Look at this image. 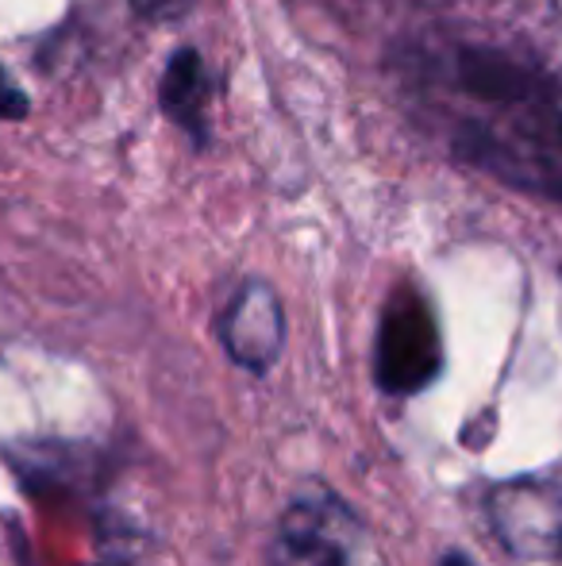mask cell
Here are the masks:
<instances>
[{
  "label": "cell",
  "mask_w": 562,
  "mask_h": 566,
  "mask_svg": "<svg viewBox=\"0 0 562 566\" xmlns=\"http://www.w3.org/2000/svg\"><path fill=\"white\" fill-rule=\"evenodd\" d=\"M271 566H390L351 505L312 485L282 513Z\"/></svg>",
  "instance_id": "1"
},
{
  "label": "cell",
  "mask_w": 562,
  "mask_h": 566,
  "mask_svg": "<svg viewBox=\"0 0 562 566\" xmlns=\"http://www.w3.org/2000/svg\"><path fill=\"white\" fill-rule=\"evenodd\" d=\"M209 101H212V77L204 70V59L193 46H181L162 70L158 105H162V113L170 119H178L185 132H201Z\"/></svg>",
  "instance_id": "5"
},
{
  "label": "cell",
  "mask_w": 562,
  "mask_h": 566,
  "mask_svg": "<svg viewBox=\"0 0 562 566\" xmlns=\"http://www.w3.org/2000/svg\"><path fill=\"white\" fill-rule=\"evenodd\" d=\"M489 521L505 552L524 563L562 555V482L555 478H512L489 493Z\"/></svg>",
  "instance_id": "3"
},
{
  "label": "cell",
  "mask_w": 562,
  "mask_h": 566,
  "mask_svg": "<svg viewBox=\"0 0 562 566\" xmlns=\"http://www.w3.org/2000/svg\"><path fill=\"white\" fill-rule=\"evenodd\" d=\"M443 370V339L432 305L421 290L397 285L382 308L374 343V378L385 394H424Z\"/></svg>",
  "instance_id": "2"
},
{
  "label": "cell",
  "mask_w": 562,
  "mask_h": 566,
  "mask_svg": "<svg viewBox=\"0 0 562 566\" xmlns=\"http://www.w3.org/2000/svg\"><path fill=\"white\" fill-rule=\"evenodd\" d=\"M216 336L235 366L255 374L274 370L285 347V308L274 285L258 277L243 282L220 313Z\"/></svg>",
  "instance_id": "4"
},
{
  "label": "cell",
  "mask_w": 562,
  "mask_h": 566,
  "mask_svg": "<svg viewBox=\"0 0 562 566\" xmlns=\"http://www.w3.org/2000/svg\"><path fill=\"white\" fill-rule=\"evenodd\" d=\"M28 116V97L12 85V77L0 70V119H23Z\"/></svg>",
  "instance_id": "7"
},
{
  "label": "cell",
  "mask_w": 562,
  "mask_h": 566,
  "mask_svg": "<svg viewBox=\"0 0 562 566\" xmlns=\"http://www.w3.org/2000/svg\"><path fill=\"white\" fill-rule=\"evenodd\" d=\"M559 113H562V85H559Z\"/></svg>",
  "instance_id": "9"
},
{
  "label": "cell",
  "mask_w": 562,
  "mask_h": 566,
  "mask_svg": "<svg viewBox=\"0 0 562 566\" xmlns=\"http://www.w3.org/2000/svg\"><path fill=\"white\" fill-rule=\"evenodd\" d=\"M439 566H474V563L466 559V555H458V552H447V555L439 559Z\"/></svg>",
  "instance_id": "8"
},
{
  "label": "cell",
  "mask_w": 562,
  "mask_h": 566,
  "mask_svg": "<svg viewBox=\"0 0 562 566\" xmlns=\"http://www.w3.org/2000/svg\"><path fill=\"white\" fill-rule=\"evenodd\" d=\"M136 4L139 15H147V20H178V15H185L189 8L197 4V0H131Z\"/></svg>",
  "instance_id": "6"
}]
</instances>
